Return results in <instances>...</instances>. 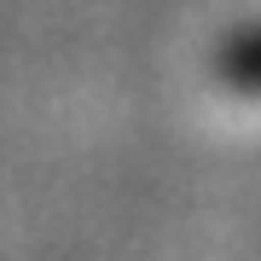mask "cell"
<instances>
[{
	"label": "cell",
	"mask_w": 261,
	"mask_h": 261,
	"mask_svg": "<svg viewBox=\"0 0 261 261\" xmlns=\"http://www.w3.org/2000/svg\"><path fill=\"white\" fill-rule=\"evenodd\" d=\"M226 70H232V82H238V87H261V35L226 53Z\"/></svg>",
	"instance_id": "1"
}]
</instances>
